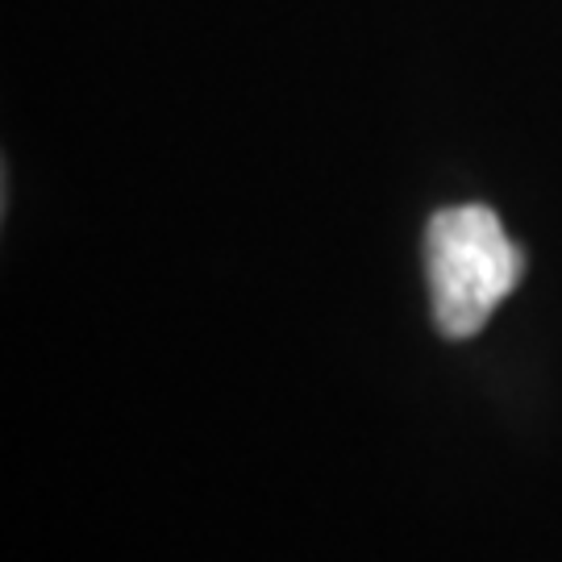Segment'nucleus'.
Masks as SVG:
<instances>
[{
	"instance_id": "f257e3e1",
	"label": "nucleus",
	"mask_w": 562,
	"mask_h": 562,
	"mask_svg": "<svg viewBox=\"0 0 562 562\" xmlns=\"http://www.w3.org/2000/svg\"><path fill=\"white\" fill-rule=\"evenodd\" d=\"M434 322L446 338H475L521 283V250L487 204L438 209L425 229Z\"/></svg>"
}]
</instances>
